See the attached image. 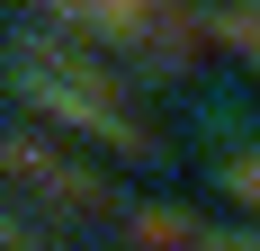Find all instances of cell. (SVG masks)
Wrapping results in <instances>:
<instances>
[{"mask_svg": "<svg viewBox=\"0 0 260 251\" xmlns=\"http://www.w3.org/2000/svg\"><path fill=\"white\" fill-rule=\"evenodd\" d=\"M18 99L36 108L45 125H63V135H99V144H117V152H144V125H135L126 90L81 54V36L27 27L18 36Z\"/></svg>", "mask_w": 260, "mask_h": 251, "instance_id": "6da1fadb", "label": "cell"}, {"mask_svg": "<svg viewBox=\"0 0 260 251\" xmlns=\"http://www.w3.org/2000/svg\"><path fill=\"white\" fill-rule=\"evenodd\" d=\"M9 171H18V189H36V198L63 206V215H108V189L81 171V162H63L36 125H18V135H9Z\"/></svg>", "mask_w": 260, "mask_h": 251, "instance_id": "3957f363", "label": "cell"}, {"mask_svg": "<svg viewBox=\"0 0 260 251\" xmlns=\"http://www.w3.org/2000/svg\"><path fill=\"white\" fill-rule=\"evenodd\" d=\"M207 27L242 54V63H260V0H207Z\"/></svg>", "mask_w": 260, "mask_h": 251, "instance_id": "277c9868", "label": "cell"}, {"mask_svg": "<svg viewBox=\"0 0 260 251\" xmlns=\"http://www.w3.org/2000/svg\"><path fill=\"white\" fill-rule=\"evenodd\" d=\"M224 189H234L242 206H260V152H234V162H224Z\"/></svg>", "mask_w": 260, "mask_h": 251, "instance_id": "5b68a950", "label": "cell"}, {"mask_svg": "<svg viewBox=\"0 0 260 251\" xmlns=\"http://www.w3.org/2000/svg\"><path fill=\"white\" fill-rule=\"evenodd\" d=\"M54 18H63V36H81V45H117L126 63H180L188 54V9L180 0H45Z\"/></svg>", "mask_w": 260, "mask_h": 251, "instance_id": "7a4b0ae2", "label": "cell"}]
</instances>
